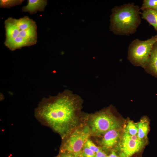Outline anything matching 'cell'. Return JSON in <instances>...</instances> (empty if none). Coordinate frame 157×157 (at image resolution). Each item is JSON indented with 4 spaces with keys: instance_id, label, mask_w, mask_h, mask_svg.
Wrapping results in <instances>:
<instances>
[{
    "instance_id": "obj_18",
    "label": "cell",
    "mask_w": 157,
    "mask_h": 157,
    "mask_svg": "<svg viewBox=\"0 0 157 157\" xmlns=\"http://www.w3.org/2000/svg\"><path fill=\"white\" fill-rule=\"evenodd\" d=\"M142 8L151 9L157 12V0L144 1Z\"/></svg>"
},
{
    "instance_id": "obj_23",
    "label": "cell",
    "mask_w": 157,
    "mask_h": 157,
    "mask_svg": "<svg viewBox=\"0 0 157 157\" xmlns=\"http://www.w3.org/2000/svg\"><path fill=\"white\" fill-rule=\"evenodd\" d=\"M108 157H118L115 151H113Z\"/></svg>"
},
{
    "instance_id": "obj_6",
    "label": "cell",
    "mask_w": 157,
    "mask_h": 157,
    "mask_svg": "<svg viewBox=\"0 0 157 157\" xmlns=\"http://www.w3.org/2000/svg\"><path fill=\"white\" fill-rule=\"evenodd\" d=\"M147 140H134L130 138L124 130L118 143L119 157H131L142 149L147 144Z\"/></svg>"
},
{
    "instance_id": "obj_9",
    "label": "cell",
    "mask_w": 157,
    "mask_h": 157,
    "mask_svg": "<svg viewBox=\"0 0 157 157\" xmlns=\"http://www.w3.org/2000/svg\"><path fill=\"white\" fill-rule=\"evenodd\" d=\"M47 4L46 0H28L27 4L22 8V11L31 14L43 11Z\"/></svg>"
},
{
    "instance_id": "obj_24",
    "label": "cell",
    "mask_w": 157,
    "mask_h": 157,
    "mask_svg": "<svg viewBox=\"0 0 157 157\" xmlns=\"http://www.w3.org/2000/svg\"><path fill=\"white\" fill-rule=\"evenodd\" d=\"M156 20H157V12H156Z\"/></svg>"
},
{
    "instance_id": "obj_10",
    "label": "cell",
    "mask_w": 157,
    "mask_h": 157,
    "mask_svg": "<svg viewBox=\"0 0 157 157\" xmlns=\"http://www.w3.org/2000/svg\"><path fill=\"white\" fill-rule=\"evenodd\" d=\"M136 124L138 128L137 135L138 138L140 140H147V135L150 129L149 119L144 117Z\"/></svg>"
},
{
    "instance_id": "obj_22",
    "label": "cell",
    "mask_w": 157,
    "mask_h": 157,
    "mask_svg": "<svg viewBox=\"0 0 157 157\" xmlns=\"http://www.w3.org/2000/svg\"><path fill=\"white\" fill-rule=\"evenodd\" d=\"M108 156L106 153L102 151L101 149L96 153L95 157H108Z\"/></svg>"
},
{
    "instance_id": "obj_21",
    "label": "cell",
    "mask_w": 157,
    "mask_h": 157,
    "mask_svg": "<svg viewBox=\"0 0 157 157\" xmlns=\"http://www.w3.org/2000/svg\"><path fill=\"white\" fill-rule=\"evenodd\" d=\"M55 157H77L74 155L66 152H60Z\"/></svg>"
},
{
    "instance_id": "obj_8",
    "label": "cell",
    "mask_w": 157,
    "mask_h": 157,
    "mask_svg": "<svg viewBox=\"0 0 157 157\" xmlns=\"http://www.w3.org/2000/svg\"><path fill=\"white\" fill-rule=\"evenodd\" d=\"M4 24L6 39L4 44L7 47L19 36L20 31L7 19L5 20Z\"/></svg>"
},
{
    "instance_id": "obj_4",
    "label": "cell",
    "mask_w": 157,
    "mask_h": 157,
    "mask_svg": "<svg viewBox=\"0 0 157 157\" xmlns=\"http://www.w3.org/2000/svg\"><path fill=\"white\" fill-rule=\"evenodd\" d=\"M138 20L137 11L132 7L126 6L113 11L111 26L113 30L126 32L133 28Z\"/></svg>"
},
{
    "instance_id": "obj_2",
    "label": "cell",
    "mask_w": 157,
    "mask_h": 157,
    "mask_svg": "<svg viewBox=\"0 0 157 157\" xmlns=\"http://www.w3.org/2000/svg\"><path fill=\"white\" fill-rule=\"evenodd\" d=\"M87 118L92 134L96 135L104 134L111 129H119L121 125L120 121L108 108L87 115Z\"/></svg>"
},
{
    "instance_id": "obj_19",
    "label": "cell",
    "mask_w": 157,
    "mask_h": 157,
    "mask_svg": "<svg viewBox=\"0 0 157 157\" xmlns=\"http://www.w3.org/2000/svg\"><path fill=\"white\" fill-rule=\"evenodd\" d=\"M84 146L96 153L101 149L99 147L96 146L89 139L87 140Z\"/></svg>"
},
{
    "instance_id": "obj_3",
    "label": "cell",
    "mask_w": 157,
    "mask_h": 157,
    "mask_svg": "<svg viewBox=\"0 0 157 157\" xmlns=\"http://www.w3.org/2000/svg\"><path fill=\"white\" fill-rule=\"evenodd\" d=\"M91 134L88 125L83 123L67 137L62 140L59 151L82 157L83 148Z\"/></svg>"
},
{
    "instance_id": "obj_16",
    "label": "cell",
    "mask_w": 157,
    "mask_h": 157,
    "mask_svg": "<svg viewBox=\"0 0 157 157\" xmlns=\"http://www.w3.org/2000/svg\"><path fill=\"white\" fill-rule=\"evenodd\" d=\"M24 0H0V8H9L22 4Z\"/></svg>"
},
{
    "instance_id": "obj_17",
    "label": "cell",
    "mask_w": 157,
    "mask_h": 157,
    "mask_svg": "<svg viewBox=\"0 0 157 157\" xmlns=\"http://www.w3.org/2000/svg\"><path fill=\"white\" fill-rule=\"evenodd\" d=\"M124 130L130 135H137L138 128L136 123H135L132 121L129 120Z\"/></svg>"
},
{
    "instance_id": "obj_11",
    "label": "cell",
    "mask_w": 157,
    "mask_h": 157,
    "mask_svg": "<svg viewBox=\"0 0 157 157\" xmlns=\"http://www.w3.org/2000/svg\"><path fill=\"white\" fill-rule=\"evenodd\" d=\"M7 19L16 26L20 31L26 29L36 23L27 16L18 19L12 17L8 18Z\"/></svg>"
},
{
    "instance_id": "obj_7",
    "label": "cell",
    "mask_w": 157,
    "mask_h": 157,
    "mask_svg": "<svg viewBox=\"0 0 157 157\" xmlns=\"http://www.w3.org/2000/svg\"><path fill=\"white\" fill-rule=\"evenodd\" d=\"M119 129L109 130L104 134L101 141L102 147L106 149H110L118 143L120 136Z\"/></svg>"
},
{
    "instance_id": "obj_1",
    "label": "cell",
    "mask_w": 157,
    "mask_h": 157,
    "mask_svg": "<svg viewBox=\"0 0 157 157\" xmlns=\"http://www.w3.org/2000/svg\"><path fill=\"white\" fill-rule=\"evenodd\" d=\"M83 102L80 97L65 90L57 96L43 98L35 109V116L42 125L58 134L62 140L83 123L86 115L81 111Z\"/></svg>"
},
{
    "instance_id": "obj_15",
    "label": "cell",
    "mask_w": 157,
    "mask_h": 157,
    "mask_svg": "<svg viewBox=\"0 0 157 157\" xmlns=\"http://www.w3.org/2000/svg\"><path fill=\"white\" fill-rule=\"evenodd\" d=\"M148 63L150 70L157 76V47L152 49Z\"/></svg>"
},
{
    "instance_id": "obj_14",
    "label": "cell",
    "mask_w": 157,
    "mask_h": 157,
    "mask_svg": "<svg viewBox=\"0 0 157 157\" xmlns=\"http://www.w3.org/2000/svg\"><path fill=\"white\" fill-rule=\"evenodd\" d=\"M156 13V11L152 9H148L143 13L142 15L144 19L157 29V22Z\"/></svg>"
},
{
    "instance_id": "obj_5",
    "label": "cell",
    "mask_w": 157,
    "mask_h": 157,
    "mask_svg": "<svg viewBox=\"0 0 157 157\" xmlns=\"http://www.w3.org/2000/svg\"><path fill=\"white\" fill-rule=\"evenodd\" d=\"M157 42V37L135 43L131 48L130 56L135 63L144 66L148 63L149 55L154 44Z\"/></svg>"
},
{
    "instance_id": "obj_13",
    "label": "cell",
    "mask_w": 157,
    "mask_h": 157,
    "mask_svg": "<svg viewBox=\"0 0 157 157\" xmlns=\"http://www.w3.org/2000/svg\"><path fill=\"white\" fill-rule=\"evenodd\" d=\"M19 36L30 41L37 43V26L36 23L26 29L20 31Z\"/></svg>"
},
{
    "instance_id": "obj_20",
    "label": "cell",
    "mask_w": 157,
    "mask_h": 157,
    "mask_svg": "<svg viewBox=\"0 0 157 157\" xmlns=\"http://www.w3.org/2000/svg\"><path fill=\"white\" fill-rule=\"evenodd\" d=\"M96 153L84 146L82 154V157H95Z\"/></svg>"
},
{
    "instance_id": "obj_12",
    "label": "cell",
    "mask_w": 157,
    "mask_h": 157,
    "mask_svg": "<svg viewBox=\"0 0 157 157\" xmlns=\"http://www.w3.org/2000/svg\"><path fill=\"white\" fill-rule=\"evenodd\" d=\"M36 44V42L19 36L7 47L11 51H14L24 47H29L33 45Z\"/></svg>"
}]
</instances>
